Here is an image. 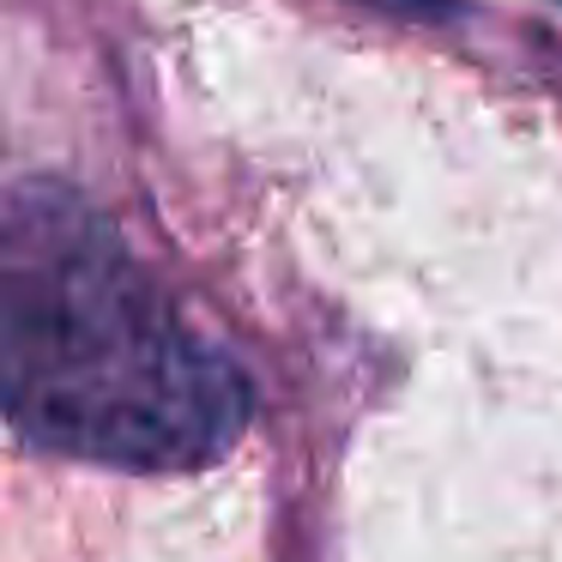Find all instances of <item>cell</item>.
Masks as SVG:
<instances>
[{"mask_svg": "<svg viewBox=\"0 0 562 562\" xmlns=\"http://www.w3.org/2000/svg\"><path fill=\"white\" fill-rule=\"evenodd\" d=\"M0 405L103 465H200L248 424V381L182 327L122 236L61 188L0 200Z\"/></svg>", "mask_w": 562, "mask_h": 562, "instance_id": "6da1fadb", "label": "cell"}, {"mask_svg": "<svg viewBox=\"0 0 562 562\" xmlns=\"http://www.w3.org/2000/svg\"><path fill=\"white\" fill-rule=\"evenodd\" d=\"M363 7L412 19V25H453V19H465V0H363Z\"/></svg>", "mask_w": 562, "mask_h": 562, "instance_id": "7a4b0ae2", "label": "cell"}]
</instances>
